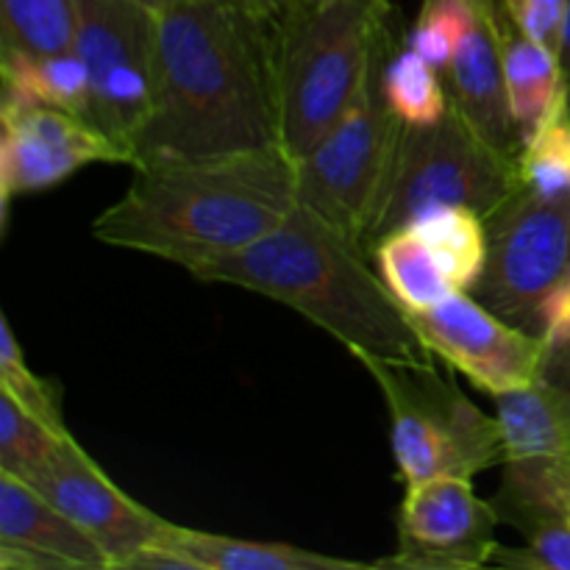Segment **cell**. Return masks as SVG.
<instances>
[{
    "label": "cell",
    "instance_id": "1",
    "mask_svg": "<svg viewBox=\"0 0 570 570\" xmlns=\"http://www.w3.org/2000/svg\"><path fill=\"white\" fill-rule=\"evenodd\" d=\"M159 76L134 165L282 148L278 14L220 3L156 11Z\"/></svg>",
    "mask_w": 570,
    "mask_h": 570
},
{
    "label": "cell",
    "instance_id": "2",
    "mask_svg": "<svg viewBox=\"0 0 570 570\" xmlns=\"http://www.w3.org/2000/svg\"><path fill=\"white\" fill-rule=\"evenodd\" d=\"M295 206V159L284 148L156 161L134 167L126 193L95 217L92 237L195 273L259 243Z\"/></svg>",
    "mask_w": 570,
    "mask_h": 570
},
{
    "label": "cell",
    "instance_id": "3",
    "mask_svg": "<svg viewBox=\"0 0 570 570\" xmlns=\"http://www.w3.org/2000/svg\"><path fill=\"white\" fill-rule=\"evenodd\" d=\"M193 276L278 301L340 340L354 356L432 360L404 306L367 267L365 248L304 204L259 243L223 256Z\"/></svg>",
    "mask_w": 570,
    "mask_h": 570
},
{
    "label": "cell",
    "instance_id": "4",
    "mask_svg": "<svg viewBox=\"0 0 570 570\" xmlns=\"http://www.w3.org/2000/svg\"><path fill=\"white\" fill-rule=\"evenodd\" d=\"M390 0H315L278 11L282 148L304 156L356 100L387 33Z\"/></svg>",
    "mask_w": 570,
    "mask_h": 570
},
{
    "label": "cell",
    "instance_id": "5",
    "mask_svg": "<svg viewBox=\"0 0 570 570\" xmlns=\"http://www.w3.org/2000/svg\"><path fill=\"white\" fill-rule=\"evenodd\" d=\"M390 412V445L406 484L434 476H465L507 462L495 417L484 415L454 379L429 362L356 354Z\"/></svg>",
    "mask_w": 570,
    "mask_h": 570
},
{
    "label": "cell",
    "instance_id": "6",
    "mask_svg": "<svg viewBox=\"0 0 570 570\" xmlns=\"http://www.w3.org/2000/svg\"><path fill=\"white\" fill-rule=\"evenodd\" d=\"M518 187V154L490 142L451 104L438 122L401 128L393 173L365 248L373 250L384 234L440 206H468L488 217Z\"/></svg>",
    "mask_w": 570,
    "mask_h": 570
},
{
    "label": "cell",
    "instance_id": "7",
    "mask_svg": "<svg viewBox=\"0 0 570 570\" xmlns=\"http://www.w3.org/2000/svg\"><path fill=\"white\" fill-rule=\"evenodd\" d=\"M390 48L393 37L387 31L365 87L351 109L304 156L295 159L298 204L326 217L362 248L367 245V234L382 206L404 128L387 106L382 87Z\"/></svg>",
    "mask_w": 570,
    "mask_h": 570
},
{
    "label": "cell",
    "instance_id": "8",
    "mask_svg": "<svg viewBox=\"0 0 570 570\" xmlns=\"http://www.w3.org/2000/svg\"><path fill=\"white\" fill-rule=\"evenodd\" d=\"M72 50L89 76L87 122L131 154L156 98V11L137 0H78Z\"/></svg>",
    "mask_w": 570,
    "mask_h": 570
},
{
    "label": "cell",
    "instance_id": "9",
    "mask_svg": "<svg viewBox=\"0 0 570 570\" xmlns=\"http://www.w3.org/2000/svg\"><path fill=\"white\" fill-rule=\"evenodd\" d=\"M484 223L488 259L471 293L499 317L538 334L546 298L570 271V204L518 187Z\"/></svg>",
    "mask_w": 570,
    "mask_h": 570
},
{
    "label": "cell",
    "instance_id": "10",
    "mask_svg": "<svg viewBox=\"0 0 570 570\" xmlns=\"http://www.w3.org/2000/svg\"><path fill=\"white\" fill-rule=\"evenodd\" d=\"M429 354L488 395L538 382L546 340L495 315L473 293H451L423 312H406Z\"/></svg>",
    "mask_w": 570,
    "mask_h": 570
},
{
    "label": "cell",
    "instance_id": "11",
    "mask_svg": "<svg viewBox=\"0 0 570 570\" xmlns=\"http://www.w3.org/2000/svg\"><path fill=\"white\" fill-rule=\"evenodd\" d=\"M493 504L465 476L406 484L399 507V551L373 568L473 570L488 568L499 527Z\"/></svg>",
    "mask_w": 570,
    "mask_h": 570
},
{
    "label": "cell",
    "instance_id": "12",
    "mask_svg": "<svg viewBox=\"0 0 570 570\" xmlns=\"http://www.w3.org/2000/svg\"><path fill=\"white\" fill-rule=\"evenodd\" d=\"M98 161L131 165V154L83 117L45 106L0 117L3 220L14 198L45 193Z\"/></svg>",
    "mask_w": 570,
    "mask_h": 570
},
{
    "label": "cell",
    "instance_id": "13",
    "mask_svg": "<svg viewBox=\"0 0 570 570\" xmlns=\"http://www.w3.org/2000/svg\"><path fill=\"white\" fill-rule=\"evenodd\" d=\"M26 484L83 529L109 557L111 568L122 570L137 551L156 543L170 527V521L122 493L78 440H70L65 451Z\"/></svg>",
    "mask_w": 570,
    "mask_h": 570
},
{
    "label": "cell",
    "instance_id": "14",
    "mask_svg": "<svg viewBox=\"0 0 570 570\" xmlns=\"http://www.w3.org/2000/svg\"><path fill=\"white\" fill-rule=\"evenodd\" d=\"M0 568L111 570L100 546L42 493L0 473Z\"/></svg>",
    "mask_w": 570,
    "mask_h": 570
},
{
    "label": "cell",
    "instance_id": "15",
    "mask_svg": "<svg viewBox=\"0 0 570 570\" xmlns=\"http://www.w3.org/2000/svg\"><path fill=\"white\" fill-rule=\"evenodd\" d=\"M443 76L451 104L490 142L499 145L501 150L518 154L521 150V137H518L515 120L510 115L495 14H479V20L473 22L468 37L460 42Z\"/></svg>",
    "mask_w": 570,
    "mask_h": 570
},
{
    "label": "cell",
    "instance_id": "16",
    "mask_svg": "<svg viewBox=\"0 0 570 570\" xmlns=\"http://www.w3.org/2000/svg\"><path fill=\"white\" fill-rule=\"evenodd\" d=\"M495 28H499L510 115L523 145L566 111V70L557 50L521 33L501 14H495Z\"/></svg>",
    "mask_w": 570,
    "mask_h": 570
},
{
    "label": "cell",
    "instance_id": "17",
    "mask_svg": "<svg viewBox=\"0 0 570 570\" xmlns=\"http://www.w3.org/2000/svg\"><path fill=\"white\" fill-rule=\"evenodd\" d=\"M156 543L181 551L195 570H365L373 562L317 554L289 543L243 540L170 523Z\"/></svg>",
    "mask_w": 570,
    "mask_h": 570
},
{
    "label": "cell",
    "instance_id": "18",
    "mask_svg": "<svg viewBox=\"0 0 570 570\" xmlns=\"http://www.w3.org/2000/svg\"><path fill=\"white\" fill-rule=\"evenodd\" d=\"M0 117L28 109H59L89 115V76L76 50L65 53H0Z\"/></svg>",
    "mask_w": 570,
    "mask_h": 570
},
{
    "label": "cell",
    "instance_id": "19",
    "mask_svg": "<svg viewBox=\"0 0 570 570\" xmlns=\"http://www.w3.org/2000/svg\"><path fill=\"white\" fill-rule=\"evenodd\" d=\"M507 460H570V401L546 379L495 395Z\"/></svg>",
    "mask_w": 570,
    "mask_h": 570
},
{
    "label": "cell",
    "instance_id": "20",
    "mask_svg": "<svg viewBox=\"0 0 570 570\" xmlns=\"http://www.w3.org/2000/svg\"><path fill=\"white\" fill-rule=\"evenodd\" d=\"M501 523L518 532L554 518H570V460H507L499 493L490 499Z\"/></svg>",
    "mask_w": 570,
    "mask_h": 570
},
{
    "label": "cell",
    "instance_id": "21",
    "mask_svg": "<svg viewBox=\"0 0 570 570\" xmlns=\"http://www.w3.org/2000/svg\"><path fill=\"white\" fill-rule=\"evenodd\" d=\"M456 293H471L488 259V223L468 206H440L410 223Z\"/></svg>",
    "mask_w": 570,
    "mask_h": 570
},
{
    "label": "cell",
    "instance_id": "22",
    "mask_svg": "<svg viewBox=\"0 0 570 570\" xmlns=\"http://www.w3.org/2000/svg\"><path fill=\"white\" fill-rule=\"evenodd\" d=\"M379 276L406 312H423L456 293L421 234L412 226L395 228L373 245Z\"/></svg>",
    "mask_w": 570,
    "mask_h": 570
},
{
    "label": "cell",
    "instance_id": "23",
    "mask_svg": "<svg viewBox=\"0 0 570 570\" xmlns=\"http://www.w3.org/2000/svg\"><path fill=\"white\" fill-rule=\"evenodd\" d=\"M76 31L78 0H0V53H65Z\"/></svg>",
    "mask_w": 570,
    "mask_h": 570
},
{
    "label": "cell",
    "instance_id": "24",
    "mask_svg": "<svg viewBox=\"0 0 570 570\" xmlns=\"http://www.w3.org/2000/svg\"><path fill=\"white\" fill-rule=\"evenodd\" d=\"M440 76L443 72L406 42L401 48H390L382 87L387 106L404 126H429L449 111L451 98Z\"/></svg>",
    "mask_w": 570,
    "mask_h": 570
},
{
    "label": "cell",
    "instance_id": "25",
    "mask_svg": "<svg viewBox=\"0 0 570 570\" xmlns=\"http://www.w3.org/2000/svg\"><path fill=\"white\" fill-rule=\"evenodd\" d=\"M70 440L76 438L45 426L0 390V473L31 482L65 451Z\"/></svg>",
    "mask_w": 570,
    "mask_h": 570
},
{
    "label": "cell",
    "instance_id": "26",
    "mask_svg": "<svg viewBox=\"0 0 570 570\" xmlns=\"http://www.w3.org/2000/svg\"><path fill=\"white\" fill-rule=\"evenodd\" d=\"M521 187L543 200L570 204V120L557 117L518 150Z\"/></svg>",
    "mask_w": 570,
    "mask_h": 570
},
{
    "label": "cell",
    "instance_id": "27",
    "mask_svg": "<svg viewBox=\"0 0 570 570\" xmlns=\"http://www.w3.org/2000/svg\"><path fill=\"white\" fill-rule=\"evenodd\" d=\"M0 390L11 395L28 415L39 417L45 426L59 434H70L65 415H61L59 387L28 367L26 354H22L6 315L0 317Z\"/></svg>",
    "mask_w": 570,
    "mask_h": 570
},
{
    "label": "cell",
    "instance_id": "28",
    "mask_svg": "<svg viewBox=\"0 0 570 570\" xmlns=\"http://www.w3.org/2000/svg\"><path fill=\"white\" fill-rule=\"evenodd\" d=\"M479 14L482 11L471 0H423L415 26L406 33V45L417 50L429 65L445 72Z\"/></svg>",
    "mask_w": 570,
    "mask_h": 570
},
{
    "label": "cell",
    "instance_id": "29",
    "mask_svg": "<svg viewBox=\"0 0 570 570\" xmlns=\"http://www.w3.org/2000/svg\"><path fill=\"white\" fill-rule=\"evenodd\" d=\"M568 0H495V14L510 20L527 37L560 50Z\"/></svg>",
    "mask_w": 570,
    "mask_h": 570
},
{
    "label": "cell",
    "instance_id": "30",
    "mask_svg": "<svg viewBox=\"0 0 570 570\" xmlns=\"http://www.w3.org/2000/svg\"><path fill=\"white\" fill-rule=\"evenodd\" d=\"M523 538L540 570H570V518L534 523Z\"/></svg>",
    "mask_w": 570,
    "mask_h": 570
},
{
    "label": "cell",
    "instance_id": "31",
    "mask_svg": "<svg viewBox=\"0 0 570 570\" xmlns=\"http://www.w3.org/2000/svg\"><path fill=\"white\" fill-rule=\"evenodd\" d=\"M538 334L546 345H570V271L540 309Z\"/></svg>",
    "mask_w": 570,
    "mask_h": 570
},
{
    "label": "cell",
    "instance_id": "32",
    "mask_svg": "<svg viewBox=\"0 0 570 570\" xmlns=\"http://www.w3.org/2000/svg\"><path fill=\"white\" fill-rule=\"evenodd\" d=\"M540 379L560 390L570 401V345H546V360Z\"/></svg>",
    "mask_w": 570,
    "mask_h": 570
},
{
    "label": "cell",
    "instance_id": "33",
    "mask_svg": "<svg viewBox=\"0 0 570 570\" xmlns=\"http://www.w3.org/2000/svg\"><path fill=\"white\" fill-rule=\"evenodd\" d=\"M137 3L148 6L154 11H165L176 3H220V6H239V9H250V11H267V14H278V3L276 0H137Z\"/></svg>",
    "mask_w": 570,
    "mask_h": 570
},
{
    "label": "cell",
    "instance_id": "34",
    "mask_svg": "<svg viewBox=\"0 0 570 570\" xmlns=\"http://www.w3.org/2000/svg\"><path fill=\"white\" fill-rule=\"evenodd\" d=\"M557 56H560V65L568 76L570 72V0L566 6V26H562V39H560V50H557Z\"/></svg>",
    "mask_w": 570,
    "mask_h": 570
},
{
    "label": "cell",
    "instance_id": "35",
    "mask_svg": "<svg viewBox=\"0 0 570 570\" xmlns=\"http://www.w3.org/2000/svg\"><path fill=\"white\" fill-rule=\"evenodd\" d=\"M482 14H495V0H471Z\"/></svg>",
    "mask_w": 570,
    "mask_h": 570
},
{
    "label": "cell",
    "instance_id": "36",
    "mask_svg": "<svg viewBox=\"0 0 570 570\" xmlns=\"http://www.w3.org/2000/svg\"><path fill=\"white\" fill-rule=\"evenodd\" d=\"M562 115L570 120V72L566 76V111H562Z\"/></svg>",
    "mask_w": 570,
    "mask_h": 570
},
{
    "label": "cell",
    "instance_id": "37",
    "mask_svg": "<svg viewBox=\"0 0 570 570\" xmlns=\"http://www.w3.org/2000/svg\"><path fill=\"white\" fill-rule=\"evenodd\" d=\"M278 9H284V6H301V3H315V0H276Z\"/></svg>",
    "mask_w": 570,
    "mask_h": 570
}]
</instances>
